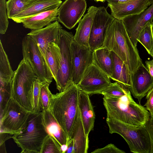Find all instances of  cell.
Instances as JSON below:
<instances>
[{"instance_id":"cell-1","label":"cell","mask_w":153,"mask_h":153,"mask_svg":"<svg viewBox=\"0 0 153 153\" xmlns=\"http://www.w3.org/2000/svg\"><path fill=\"white\" fill-rule=\"evenodd\" d=\"M102 47L117 55L131 74L143 63L137 47L131 42L122 20L114 18L108 25Z\"/></svg>"},{"instance_id":"cell-2","label":"cell","mask_w":153,"mask_h":153,"mask_svg":"<svg viewBox=\"0 0 153 153\" xmlns=\"http://www.w3.org/2000/svg\"><path fill=\"white\" fill-rule=\"evenodd\" d=\"M79 90L73 82L63 91L53 94L50 111L66 133L68 143L71 139L79 111Z\"/></svg>"},{"instance_id":"cell-3","label":"cell","mask_w":153,"mask_h":153,"mask_svg":"<svg viewBox=\"0 0 153 153\" xmlns=\"http://www.w3.org/2000/svg\"><path fill=\"white\" fill-rule=\"evenodd\" d=\"M103 99L107 117L135 127L144 126L149 119V112L144 106L135 102L130 90L120 97H104Z\"/></svg>"},{"instance_id":"cell-4","label":"cell","mask_w":153,"mask_h":153,"mask_svg":"<svg viewBox=\"0 0 153 153\" xmlns=\"http://www.w3.org/2000/svg\"><path fill=\"white\" fill-rule=\"evenodd\" d=\"M49 134L42 112H30L23 126L12 138L21 148V153H40L43 143Z\"/></svg>"},{"instance_id":"cell-5","label":"cell","mask_w":153,"mask_h":153,"mask_svg":"<svg viewBox=\"0 0 153 153\" xmlns=\"http://www.w3.org/2000/svg\"><path fill=\"white\" fill-rule=\"evenodd\" d=\"M37 78L28 63L23 59L14 71L13 79L11 98L30 112H33L32 91Z\"/></svg>"},{"instance_id":"cell-6","label":"cell","mask_w":153,"mask_h":153,"mask_svg":"<svg viewBox=\"0 0 153 153\" xmlns=\"http://www.w3.org/2000/svg\"><path fill=\"white\" fill-rule=\"evenodd\" d=\"M106 122L110 133L121 135L127 143L131 152L150 153L151 144L145 125L135 127L114 119L107 117Z\"/></svg>"},{"instance_id":"cell-7","label":"cell","mask_w":153,"mask_h":153,"mask_svg":"<svg viewBox=\"0 0 153 153\" xmlns=\"http://www.w3.org/2000/svg\"><path fill=\"white\" fill-rule=\"evenodd\" d=\"M74 36L62 28L59 30L57 44L60 52V67L55 81L59 92L63 91L72 82L71 43Z\"/></svg>"},{"instance_id":"cell-8","label":"cell","mask_w":153,"mask_h":153,"mask_svg":"<svg viewBox=\"0 0 153 153\" xmlns=\"http://www.w3.org/2000/svg\"><path fill=\"white\" fill-rule=\"evenodd\" d=\"M23 59L30 65L37 78L51 83L53 79L51 71L38 45L27 35L22 43Z\"/></svg>"},{"instance_id":"cell-9","label":"cell","mask_w":153,"mask_h":153,"mask_svg":"<svg viewBox=\"0 0 153 153\" xmlns=\"http://www.w3.org/2000/svg\"><path fill=\"white\" fill-rule=\"evenodd\" d=\"M111 83L109 77L92 63L86 68L76 85L80 91L89 95L101 94Z\"/></svg>"},{"instance_id":"cell-10","label":"cell","mask_w":153,"mask_h":153,"mask_svg":"<svg viewBox=\"0 0 153 153\" xmlns=\"http://www.w3.org/2000/svg\"><path fill=\"white\" fill-rule=\"evenodd\" d=\"M30 113L11 98L0 117V132L14 135L23 126Z\"/></svg>"},{"instance_id":"cell-11","label":"cell","mask_w":153,"mask_h":153,"mask_svg":"<svg viewBox=\"0 0 153 153\" xmlns=\"http://www.w3.org/2000/svg\"><path fill=\"white\" fill-rule=\"evenodd\" d=\"M72 80L77 84L86 68L93 63V53L89 47L80 45L73 39L71 43Z\"/></svg>"},{"instance_id":"cell-12","label":"cell","mask_w":153,"mask_h":153,"mask_svg":"<svg viewBox=\"0 0 153 153\" xmlns=\"http://www.w3.org/2000/svg\"><path fill=\"white\" fill-rule=\"evenodd\" d=\"M86 7L85 0H65L58 8V20L71 29L81 19Z\"/></svg>"},{"instance_id":"cell-13","label":"cell","mask_w":153,"mask_h":153,"mask_svg":"<svg viewBox=\"0 0 153 153\" xmlns=\"http://www.w3.org/2000/svg\"><path fill=\"white\" fill-rule=\"evenodd\" d=\"M114 19L105 7H98L89 39V47L92 51L102 46L107 28Z\"/></svg>"},{"instance_id":"cell-14","label":"cell","mask_w":153,"mask_h":153,"mask_svg":"<svg viewBox=\"0 0 153 153\" xmlns=\"http://www.w3.org/2000/svg\"><path fill=\"white\" fill-rule=\"evenodd\" d=\"M132 43L137 47V39L149 22L153 21V3L141 13L127 16L122 20Z\"/></svg>"},{"instance_id":"cell-15","label":"cell","mask_w":153,"mask_h":153,"mask_svg":"<svg viewBox=\"0 0 153 153\" xmlns=\"http://www.w3.org/2000/svg\"><path fill=\"white\" fill-rule=\"evenodd\" d=\"M153 88V77L142 63L136 71L131 74V93L140 104L143 98Z\"/></svg>"},{"instance_id":"cell-16","label":"cell","mask_w":153,"mask_h":153,"mask_svg":"<svg viewBox=\"0 0 153 153\" xmlns=\"http://www.w3.org/2000/svg\"><path fill=\"white\" fill-rule=\"evenodd\" d=\"M62 27L57 20L42 29L32 30L27 35L37 44L45 58L46 50L49 44L57 43L59 30Z\"/></svg>"},{"instance_id":"cell-17","label":"cell","mask_w":153,"mask_h":153,"mask_svg":"<svg viewBox=\"0 0 153 153\" xmlns=\"http://www.w3.org/2000/svg\"><path fill=\"white\" fill-rule=\"evenodd\" d=\"M150 5L149 0H131L123 3H108L111 15L118 20H122L129 16L139 14Z\"/></svg>"},{"instance_id":"cell-18","label":"cell","mask_w":153,"mask_h":153,"mask_svg":"<svg viewBox=\"0 0 153 153\" xmlns=\"http://www.w3.org/2000/svg\"><path fill=\"white\" fill-rule=\"evenodd\" d=\"M58 8L34 15L12 19L17 23H22L25 28L32 30L42 29L58 20Z\"/></svg>"},{"instance_id":"cell-19","label":"cell","mask_w":153,"mask_h":153,"mask_svg":"<svg viewBox=\"0 0 153 153\" xmlns=\"http://www.w3.org/2000/svg\"><path fill=\"white\" fill-rule=\"evenodd\" d=\"M98 7H89L87 13L79 22L73 40L79 44L89 47V39L92 23Z\"/></svg>"},{"instance_id":"cell-20","label":"cell","mask_w":153,"mask_h":153,"mask_svg":"<svg viewBox=\"0 0 153 153\" xmlns=\"http://www.w3.org/2000/svg\"><path fill=\"white\" fill-rule=\"evenodd\" d=\"M78 106L86 135L93 130L95 115L89 95L79 90Z\"/></svg>"},{"instance_id":"cell-21","label":"cell","mask_w":153,"mask_h":153,"mask_svg":"<svg viewBox=\"0 0 153 153\" xmlns=\"http://www.w3.org/2000/svg\"><path fill=\"white\" fill-rule=\"evenodd\" d=\"M44 124L49 133L60 146L67 145L68 137L50 110L42 111Z\"/></svg>"},{"instance_id":"cell-22","label":"cell","mask_w":153,"mask_h":153,"mask_svg":"<svg viewBox=\"0 0 153 153\" xmlns=\"http://www.w3.org/2000/svg\"><path fill=\"white\" fill-rule=\"evenodd\" d=\"M93 63L110 77L114 69V59L113 51L101 47L93 51Z\"/></svg>"},{"instance_id":"cell-23","label":"cell","mask_w":153,"mask_h":153,"mask_svg":"<svg viewBox=\"0 0 153 153\" xmlns=\"http://www.w3.org/2000/svg\"><path fill=\"white\" fill-rule=\"evenodd\" d=\"M88 136L85 134L79 108L77 118L71 138L74 140V153L88 152L89 143Z\"/></svg>"},{"instance_id":"cell-24","label":"cell","mask_w":153,"mask_h":153,"mask_svg":"<svg viewBox=\"0 0 153 153\" xmlns=\"http://www.w3.org/2000/svg\"><path fill=\"white\" fill-rule=\"evenodd\" d=\"M113 52L114 59V69L113 75L110 78L129 88L131 85V74L124 62Z\"/></svg>"},{"instance_id":"cell-25","label":"cell","mask_w":153,"mask_h":153,"mask_svg":"<svg viewBox=\"0 0 153 153\" xmlns=\"http://www.w3.org/2000/svg\"><path fill=\"white\" fill-rule=\"evenodd\" d=\"M62 3L61 0H40L22 12L15 18L32 16L52 10L58 8Z\"/></svg>"},{"instance_id":"cell-26","label":"cell","mask_w":153,"mask_h":153,"mask_svg":"<svg viewBox=\"0 0 153 153\" xmlns=\"http://www.w3.org/2000/svg\"><path fill=\"white\" fill-rule=\"evenodd\" d=\"M45 58L56 81L60 61V49L57 43H52L49 44L46 50Z\"/></svg>"},{"instance_id":"cell-27","label":"cell","mask_w":153,"mask_h":153,"mask_svg":"<svg viewBox=\"0 0 153 153\" xmlns=\"http://www.w3.org/2000/svg\"><path fill=\"white\" fill-rule=\"evenodd\" d=\"M14 74L7 55L0 41V83L8 82L13 80Z\"/></svg>"},{"instance_id":"cell-28","label":"cell","mask_w":153,"mask_h":153,"mask_svg":"<svg viewBox=\"0 0 153 153\" xmlns=\"http://www.w3.org/2000/svg\"><path fill=\"white\" fill-rule=\"evenodd\" d=\"M40 0H8L6 3L7 17L12 19L22 12Z\"/></svg>"},{"instance_id":"cell-29","label":"cell","mask_w":153,"mask_h":153,"mask_svg":"<svg viewBox=\"0 0 153 153\" xmlns=\"http://www.w3.org/2000/svg\"><path fill=\"white\" fill-rule=\"evenodd\" d=\"M137 40L151 55L153 50V34L151 23L149 22L147 24L140 33Z\"/></svg>"},{"instance_id":"cell-30","label":"cell","mask_w":153,"mask_h":153,"mask_svg":"<svg viewBox=\"0 0 153 153\" xmlns=\"http://www.w3.org/2000/svg\"><path fill=\"white\" fill-rule=\"evenodd\" d=\"M129 88L116 82L111 83L101 94L104 97H119L125 95L129 91Z\"/></svg>"},{"instance_id":"cell-31","label":"cell","mask_w":153,"mask_h":153,"mask_svg":"<svg viewBox=\"0 0 153 153\" xmlns=\"http://www.w3.org/2000/svg\"><path fill=\"white\" fill-rule=\"evenodd\" d=\"M0 83V117L12 98V82Z\"/></svg>"},{"instance_id":"cell-32","label":"cell","mask_w":153,"mask_h":153,"mask_svg":"<svg viewBox=\"0 0 153 153\" xmlns=\"http://www.w3.org/2000/svg\"><path fill=\"white\" fill-rule=\"evenodd\" d=\"M43 82L38 78L34 81L32 94L33 112H41L40 96L41 88Z\"/></svg>"},{"instance_id":"cell-33","label":"cell","mask_w":153,"mask_h":153,"mask_svg":"<svg viewBox=\"0 0 153 153\" xmlns=\"http://www.w3.org/2000/svg\"><path fill=\"white\" fill-rule=\"evenodd\" d=\"M50 84L44 82L41 88L40 100L41 111L50 110L51 99L53 94L49 88Z\"/></svg>"},{"instance_id":"cell-34","label":"cell","mask_w":153,"mask_h":153,"mask_svg":"<svg viewBox=\"0 0 153 153\" xmlns=\"http://www.w3.org/2000/svg\"><path fill=\"white\" fill-rule=\"evenodd\" d=\"M61 146L49 134L42 145L40 153H62Z\"/></svg>"},{"instance_id":"cell-35","label":"cell","mask_w":153,"mask_h":153,"mask_svg":"<svg viewBox=\"0 0 153 153\" xmlns=\"http://www.w3.org/2000/svg\"><path fill=\"white\" fill-rule=\"evenodd\" d=\"M91 153H125V152L117 147L114 144H109L104 147L96 149Z\"/></svg>"},{"instance_id":"cell-36","label":"cell","mask_w":153,"mask_h":153,"mask_svg":"<svg viewBox=\"0 0 153 153\" xmlns=\"http://www.w3.org/2000/svg\"><path fill=\"white\" fill-rule=\"evenodd\" d=\"M145 126L149 134L151 142L150 153H153V115L150 114L149 119Z\"/></svg>"},{"instance_id":"cell-37","label":"cell","mask_w":153,"mask_h":153,"mask_svg":"<svg viewBox=\"0 0 153 153\" xmlns=\"http://www.w3.org/2000/svg\"><path fill=\"white\" fill-rule=\"evenodd\" d=\"M146 96L147 101L144 106L150 113L153 108V88L149 91Z\"/></svg>"},{"instance_id":"cell-38","label":"cell","mask_w":153,"mask_h":153,"mask_svg":"<svg viewBox=\"0 0 153 153\" xmlns=\"http://www.w3.org/2000/svg\"><path fill=\"white\" fill-rule=\"evenodd\" d=\"M13 135L9 133L0 132V145L4 143L7 140L12 138Z\"/></svg>"},{"instance_id":"cell-39","label":"cell","mask_w":153,"mask_h":153,"mask_svg":"<svg viewBox=\"0 0 153 153\" xmlns=\"http://www.w3.org/2000/svg\"><path fill=\"white\" fill-rule=\"evenodd\" d=\"M145 63L149 74L153 77V59L146 61Z\"/></svg>"},{"instance_id":"cell-40","label":"cell","mask_w":153,"mask_h":153,"mask_svg":"<svg viewBox=\"0 0 153 153\" xmlns=\"http://www.w3.org/2000/svg\"><path fill=\"white\" fill-rule=\"evenodd\" d=\"M74 143L73 139H71L68 144V148L65 153H74Z\"/></svg>"},{"instance_id":"cell-41","label":"cell","mask_w":153,"mask_h":153,"mask_svg":"<svg viewBox=\"0 0 153 153\" xmlns=\"http://www.w3.org/2000/svg\"><path fill=\"white\" fill-rule=\"evenodd\" d=\"M131 0H105L108 3H123Z\"/></svg>"},{"instance_id":"cell-42","label":"cell","mask_w":153,"mask_h":153,"mask_svg":"<svg viewBox=\"0 0 153 153\" xmlns=\"http://www.w3.org/2000/svg\"><path fill=\"white\" fill-rule=\"evenodd\" d=\"M0 152L2 151V152H6V149L5 147V143L1 145H0Z\"/></svg>"},{"instance_id":"cell-43","label":"cell","mask_w":153,"mask_h":153,"mask_svg":"<svg viewBox=\"0 0 153 153\" xmlns=\"http://www.w3.org/2000/svg\"><path fill=\"white\" fill-rule=\"evenodd\" d=\"M97 2L100 1L102 2H104L105 1V0H94Z\"/></svg>"},{"instance_id":"cell-44","label":"cell","mask_w":153,"mask_h":153,"mask_svg":"<svg viewBox=\"0 0 153 153\" xmlns=\"http://www.w3.org/2000/svg\"><path fill=\"white\" fill-rule=\"evenodd\" d=\"M149 2L150 5L153 3V0H149Z\"/></svg>"},{"instance_id":"cell-45","label":"cell","mask_w":153,"mask_h":153,"mask_svg":"<svg viewBox=\"0 0 153 153\" xmlns=\"http://www.w3.org/2000/svg\"><path fill=\"white\" fill-rule=\"evenodd\" d=\"M150 114L153 115V108L151 112L150 113Z\"/></svg>"},{"instance_id":"cell-46","label":"cell","mask_w":153,"mask_h":153,"mask_svg":"<svg viewBox=\"0 0 153 153\" xmlns=\"http://www.w3.org/2000/svg\"><path fill=\"white\" fill-rule=\"evenodd\" d=\"M152 33L153 34V21L152 23Z\"/></svg>"},{"instance_id":"cell-47","label":"cell","mask_w":153,"mask_h":153,"mask_svg":"<svg viewBox=\"0 0 153 153\" xmlns=\"http://www.w3.org/2000/svg\"><path fill=\"white\" fill-rule=\"evenodd\" d=\"M151 55L152 56V58H153V50L152 51V53H151Z\"/></svg>"}]
</instances>
